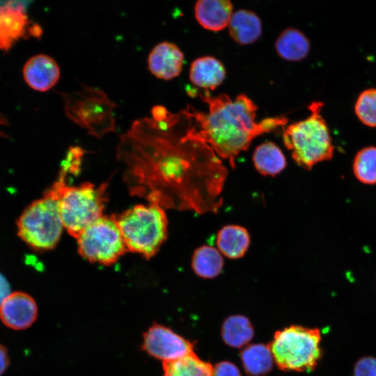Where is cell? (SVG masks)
Here are the masks:
<instances>
[{
	"mask_svg": "<svg viewBox=\"0 0 376 376\" xmlns=\"http://www.w3.org/2000/svg\"><path fill=\"white\" fill-rule=\"evenodd\" d=\"M163 376H212L213 367L192 352L176 360L162 363Z\"/></svg>",
	"mask_w": 376,
	"mask_h": 376,
	"instance_id": "7402d4cb",
	"label": "cell"
},
{
	"mask_svg": "<svg viewBox=\"0 0 376 376\" xmlns=\"http://www.w3.org/2000/svg\"><path fill=\"white\" fill-rule=\"evenodd\" d=\"M250 243L246 228L238 225H227L217 233V246L220 253L227 258L236 259L242 257Z\"/></svg>",
	"mask_w": 376,
	"mask_h": 376,
	"instance_id": "e0dca14e",
	"label": "cell"
},
{
	"mask_svg": "<svg viewBox=\"0 0 376 376\" xmlns=\"http://www.w3.org/2000/svg\"><path fill=\"white\" fill-rule=\"evenodd\" d=\"M354 111L365 125L376 127V88L366 89L359 94Z\"/></svg>",
	"mask_w": 376,
	"mask_h": 376,
	"instance_id": "d4e9b609",
	"label": "cell"
},
{
	"mask_svg": "<svg viewBox=\"0 0 376 376\" xmlns=\"http://www.w3.org/2000/svg\"><path fill=\"white\" fill-rule=\"evenodd\" d=\"M241 359L245 372L251 376H262L270 372L274 359L268 345L252 344L241 352Z\"/></svg>",
	"mask_w": 376,
	"mask_h": 376,
	"instance_id": "ffe728a7",
	"label": "cell"
},
{
	"mask_svg": "<svg viewBox=\"0 0 376 376\" xmlns=\"http://www.w3.org/2000/svg\"><path fill=\"white\" fill-rule=\"evenodd\" d=\"M58 198V190L53 185L42 198L27 206L16 221L19 237L37 251L54 249L60 240L64 227Z\"/></svg>",
	"mask_w": 376,
	"mask_h": 376,
	"instance_id": "5b68a950",
	"label": "cell"
},
{
	"mask_svg": "<svg viewBox=\"0 0 376 376\" xmlns=\"http://www.w3.org/2000/svg\"><path fill=\"white\" fill-rule=\"evenodd\" d=\"M192 269L200 277L212 279L220 274L224 266V259L220 251L211 246L203 245L194 253Z\"/></svg>",
	"mask_w": 376,
	"mask_h": 376,
	"instance_id": "603a6c76",
	"label": "cell"
},
{
	"mask_svg": "<svg viewBox=\"0 0 376 376\" xmlns=\"http://www.w3.org/2000/svg\"><path fill=\"white\" fill-rule=\"evenodd\" d=\"M221 334L226 345L239 348L251 340L254 331L251 322L246 317L235 315L224 321Z\"/></svg>",
	"mask_w": 376,
	"mask_h": 376,
	"instance_id": "44dd1931",
	"label": "cell"
},
{
	"mask_svg": "<svg viewBox=\"0 0 376 376\" xmlns=\"http://www.w3.org/2000/svg\"><path fill=\"white\" fill-rule=\"evenodd\" d=\"M233 8L228 0H199L194 6V13L203 28L218 31L228 26Z\"/></svg>",
	"mask_w": 376,
	"mask_h": 376,
	"instance_id": "5bb4252c",
	"label": "cell"
},
{
	"mask_svg": "<svg viewBox=\"0 0 376 376\" xmlns=\"http://www.w3.org/2000/svg\"><path fill=\"white\" fill-rule=\"evenodd\" d=\"M66 175L61 171L54 183L59 193V212L63 227L77 238L86 228L103 216L107 183L98 187L88 182L69 186L65 182Z\"/></svg>",
	"mask_w": 376,
	"mask_h": 376,
	"instance_id": "277c9868",
	"label": "cell"
},
{
	"mask_svg": "<svg viewBox=\"0 0 376 376\" xmlns=\"http://www.w3.org/2000/svg\"><path fill=\"white\" fill-rule=\"evenodd\" d=\"M212 376H241L237 367L229 361L217 363L212 369Z\"/></svg>",
	"mask_w": 376,
	"mask_h": 376,
	"instance_id": "4316f807",
	"label": "cell"
},
{
	"mask_svg": "<svg viewBox=\"0 0 376 376\" xmlns=\"http://www.w3.org/2000/svg\"><path fill=\"white\" fill-rule=\"evenodd\" d=\"M10 293V284L4 276L0 273V304Z\"/></svg>",
	"mask_w": 376,
	"mask_h": 376,
	"instance_id": "f1b7e54d",
	"label": "cell"
},
{
	"mask_svg": "<svg viewBox=\"0 0 376 376\" xmlns=\"http://www.w3.org/2000/svg\"><path fill=\"white\" fill-rule=\"evenodd\" d=\"M318 328L292 325L275 333L268 345L278 368L284 371L310 372L322 357Z\"/></svg>",
	"mask_w": 376,
	"mask_h": 376,
	"instance_id": "8992f818",
	"label": "cell"
},
{
	"mask_svg": "<svg viewBox=\"0 0 376 376\" xmlns=\"http://www.w3.org/2000/svg\"><path fill=\"white\" fill-rule=\"evenodd\" d=\"M79 254L91 263L110 265L127 251L116 217L102 216L77 238Z\"/></svg>",
	"mask_w": 376,
	"mask_h": 376,
	"instance_id": "ba28073f",
	"label": "cell"
},
{
	"mask_svg": "<svg viewBox=\"0 0 376 376\" xmlns=\"http://www.w3.org/2000/svg\"><path fill=\"white\" fill-rule=\"evenodd\" d=\"M116 217L127 251L149 258L166 238L167 218L163 206L157 201L136 205Z\"/></svg>",
	"mask_w": 376,
	"mask_h": 376,
	"instance_id": "3957f363",
	"label": "cell"
},
{
	"mask_svg": "<svg viewBox=\"0 0 376 376\" xmlns=\"http://www.w3.org/2000/svg\"><path fill=\"white\" fill-rule=\"evenodd\" d=\"M142 350L163 362L171 361L194 352V344L171 329L155 323L143 335Z\"/></svg>",
	"mask_w": 376,
	"mask_h": 376,
	"instance_id": "30bf717a",
	"label": "cell"
},
{
	"mask_svg": "<svg viewBox=\"0 0 376 376\" xmlns=\"http://www.w3.org/2000/svg\"><path fill=\"white\" fill-rule=\"evenodd\" d=\"M275 49L282 58L289 61H299L308 55L310 42L307 37L299 30L287 28L278 36Z\"/></svg>",
	"mask_w": 376,
	"mask_h": 376,
	"instance_id": "ac0fdd59",
	"label": "cell"
},
{
	"mask_svg": "<svg viewBox=\"0 0 376 376\" xmlns=\"http://www.w3.org/2000/svg\"><path fill=\"white\" fill-rule=\"evenodd\" d=\"M26 1H0V50L7 52L20 38L31 36L40 38V27L31 26Z\"/></svg>",
	"mask_w": 376,
	"mask_h": 376,
	"instance_id": "9c48e42d",
	"label": "cell"
},
{
	"mask_svg": "<svg viewBox=\"0 0 376 376\" xmlns=\"http://www.w3.org/2000/svg\"><path fill=\"white\" fill-rule=\"evenodd\" d=\"M353 171L362 183L376 184V147H366L357 153L353 162Z\"/></svg>",
	"mask_w": 376,
	"mask_h": 376,
	"instance_id": "cb8c5ba5",
	"label": "cell"
},
{
	"mask_svg": "<svg viewBox=\"0 0 376 376\" xmlns=\"http://www.w3.org/2000/svg\"><path fill=\"white\" fill-rule=\"evenodd\" d=\"M225 76L226 70L221 62L210 56L197 58L189 69L191 82L206 90H214L223 82Z\"/></svg>",
	"mask_w": 376,
	"mask_h": 376,
	"instance_id": "9a60e30c",
	"label": "cell"
},
{
	"mask_svg": "<svg viewBox=\"0 0 376 376\" xmlns=\"http://www.w3.org/2000/svg\"><path fill=\"white\" fill-rule=\"evenodd\" d=\"M23 77L32 89L45 92L53 88L60 77V68L51 56L40 54L31 57L24 64Z\"/></svg>",
	"mask_w": 376,
	"mask_h": 376,
	"instance_id": "7c38bea8",
	"label": "cell"
},
{
	"mask_svg": "<svg viewBox=\"0 0 376 376\" xmlns=\"http://www.w3.org/2000/svg\"><path fill=\"white\" fill-rule=\"evenodd\" d=\"M209 108L207 113L188 107L181 112L194 119L198 130L187 127V134L192 139L206 144L219 157L233 164L235 157L250 146L258 135L268 132L288 123L285 117L267 118L256 121V104L245 94L232 100L226 94L212 97L207 91L199 93Z\"/></svg>",
	"mask_w": 376,
	"mask_h": 376,
	"instance_id": "6da1fadb",
	"label": "cell"
},
{
	"mask_svg": "<svg viewBox=\"0 0 376 376\" xmlns=\"http://www.w3.org/2000/svg\"><path fill=\"white\" fill-rule=\"evenodd\" d=\"M354 376H376V358L364 357L354 365Z\"/></svg>",
	"mask_w": 376,
	"mask_h": 376,
	"instance_id": "484cf974",
	"label": "cell"
},
{
	"mask_svg": "<svg viewBox=\"0 0 376 376\" xmlns=\"http://www.w3.org/2000/svg\"><path fill=\"white\" fill-rule=\"evenodd\" d=\"M253 161L257 171L265 175H276L286 166L283 152L270 141L263 143L256 148Z\"/></svg>",
	"mask_w": 376,
	"mask_h": 376,
	"instance_id": "d6986e66",
	"label": "cell"
},
{
	"mask_svg": "<svg viewBox=\"0 0 376 376\" xmlns=\"http://www.w3.org/2000/svg\"><path fill=\"white\" fill-rule=\"evenodd\" d=\"M228 26L230 37L240 45L251 44L262 33L260 18L248 10L242 9L233 13Z\"/></svg>",
	"mask_w": 376,
	"mask_h": 376,
	"instance_id": "2e32d148",
	"label": "cell"
},
{
	"mask_svg": "<svg viewBox=\"0 0 376 376\" xmlns=\"http://www.w3.org/2000/svg\"><path fill=\"white\" fill-rule=\"evenodd\" d=\"M183 61L184 54L176 45L162 42L149 54L148 70L156 77L169 80L180 74Z\"/></svg>",
	"mask_w": 376,
	"mask_h": 376,
	"instance_id": "4fadbf2b",
	"label": "cell"
},
{
	"mask_svg": "<svg viewBox=\"0 0 376 376\" xmlns=\"http://www.w3.org/2000/svg\"><path fill=\"white\" fill-rule=\"evenodd\" d=\"M10 359L8 349L0 344V376L3 375L9 367Z\"/></svg>",
	"mask_w": 376,
	"mask_h": 376,
	"instance_id": "83f0119b",
	"label": "cell"
},
{
	"mask_svg": "<svg viewBox=\"0 0 376 376\" xmlns=\"http://www.w3.org/2000/svg\"><path fill=\"white\" fill-rule=\"evenodd\" d=\"M323 103L313 102L311 115L306 119L283 129L285 147L292 152L293 159L301 167L311 169L318 162L332 158L334 147L329 127L321 114Z\"/></svg>",
	"mask_w": 376,
	"mask_h": 376,
	"instance_id": "7a4b0ae2",
	"label": "cell"
},
{
	"mask_svg": "<svg viewBox=\"0 0 376 376\" xmlns=\"http://www.w3.org/2000/svg\"><path fill=\"white\" fill-rule=\"evenodd\" d=\"M61 94L67 117L86 130L87 134L101 138L115 131L116 104L103 91L82 84L78 91Z\"/></svg>",
	"mask_w": 376,
	"mask_h": 376,
	"instance_id": "52a82bcc",
	"label": "cell"
},
{
	"mask_svg": "<svg viewBox=\"0 0 376 376\" xmlns=\"http://www.w3.org/2000/svg\"><path fill=\"white\" fill-rule=\"evenodd\" d=\"M38 308L34 298L22 291L10 292L0 304V320L13 330L31 327L38 318Z\"/></svg>",
	"mask_w": 376,
	"mask_h": 376,
	"instance_id": "8fae6325",
	"label": "cell"
}]
</instances>
